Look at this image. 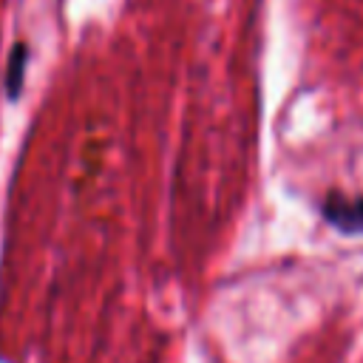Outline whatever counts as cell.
<instances>
[{"label":"cell","instance_id":"cell-2","mask_svg":"<svg viewBox=\"0 0 363 363\" xmlns=\"http://www.w3.org/2000/svg\"><path fill=\"white\" fill-rule=\"evenodd\" d=\"M26 65H28V45L14 43V48L9 54V62H6V94H9V99H17L20 91H23Z\"/></svg>","mask_w":363,"mask_h":363},{"label":"cell","instance_id":"cell-1","mask_svg":"<svg viewBox=\"0 0 363 363\" xmlns=\"http://www.w3.org/2000/svg\"><path fill=\"white\" fill-rule=\"evenodd\" d=\"M323 216L329 218V224H335L343 233H360L363 230V196L349 199V201L332 196L323 207Z\"/></svg>","mask_w":363,"mask_h":363}]
</instances>
